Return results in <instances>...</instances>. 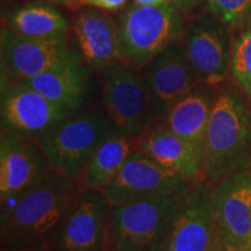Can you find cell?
I'll use <instances>...</instances> for the list:
<instances>
[{"mask_svg":"<svg viewBox=\"0 0 251 251\" xmlns=\"http://www.w3.org/2000/svg\"><path fill=\"white\" fill-rule=\"evenodd\" d=\"M216 238L212 185L202 181L180 198L162 251H211Z\"/></svg>","mask_w":251,"mask_h":251,"instance_id":"7c38bea8","label":"cell"},{"mask_svg":"<svg viewBox=\"0 0 251 251\" xmlns=\"http://www.w3.org/2000/svg\"><path fill=\"white\" fill-rule=\"evenodd\" d=\"M126 2L127 0H76L74 9L91 7L102 9V11L115 12L125 7Z\"/></svg>","mask_w":251,"mask_h":251,"instance_id":"cb8c5ba5","label":"cell"},{"mask_svg":"<svg viewBox=\"0 0 251 251\" xmlns=\"http://www.w3.org/2000/svg\"><path fill=\"white\" fill-rule=\"evenodd\" d=\"M216 231L243 249L251 238V166L212 185Z\"/></svg>","mask_w":251,"mask_h":251,"instance_id":"9a60e30c","label":"cell"},{"mask_svg":"<svg viewBox=\"0 0 251 251\" xmlns=\"http://www.w3.org/2000/svg\"><path fill=\"white\" fill-rule=\"evenodd\" d=\"M243 251H251V238L249 241H248L246 246L243 247Z\"/></svg>","mask_w":251,"mask_h":251,"instance_id":"4dcf8cb0","label":"cell"},{"mask_svg":"<svg viewBox=\"0 0 251 251\" xmlns=\"http://www.w3.org/2000/svg\"><path fill=\"white\" fill-rule=\"evenodd\" d=\"M242 29H251V8L249 11V13H248L247 18H246V21H244V26Z\"/></svg>","mask_w":251,"mask_h":251,"instance_id":"f546056e","label":"cell"},{"mask_svg":"<svg viewBox=\"0 0 251 251\" xmlns=\"http://www.w3.org/2000/svg\"><path fill=\"white\" fill-rule=\"evenodd\" d=\"M231 30L208 11L185 29L183 49L200 83L219 85L230 75L235 40Z\"/></svg>","mask_w":251,"mask_h":251,"instance_id":"9c48e42d","label":"cell"},{"mask_svg":"<svg viewBox=\"0 0 251 251\" xmlns=\"http://www.w3.org/2000/svg\"><path fill=\"white\" fill-rule=\"evenodd\" d=\"M206 9L227 24L231 29L242 30L251 8V0H203Z\"/></svg>","mask_w":251,"mask_h":251,"instance_id":"603a6c76","label":"cell"},{"mask_svg":"<svg viewBox=\"0 0 251 251\" xmlns=\"http://www.w3.org/2000/svg\"><path fill=\"white\" fill-rule=\"evenodd\" d=\"M113 133L101 103L74 113L36 141L54 170L80 183L93 155Z\"/></svg>","mask_w":251,"mask_h":251,"instance_id":"277c9868","label":"cell"},{"mask_svg":"<svg viewBox=\"0 0 251 251\" xmlns=\"http://www.w3.org/2000/svg\"><path fill=\"white\" fill-rule=\"evenodd\" d=\"M200 1L201 0H175L174 4L183 12L184 15H188L200 4Z\"/></svg>","mask_w":251,"mask_h":251,"instance_id":"484cf974","label":"cell"},{"mask_svg":"<svg viewBox=\"0 0 251 251\" xmlns=\"http://www.w3.org/2000/svg\"><path fill=\"white\" fill-rule=\"evenodd\" d=\"M99 74L102 106L111 119L114 133L137 141L155 122L142 72L115 59Z\"/></svg>","mask_w":251,"mask_h":251,"instance_id":"5b68a950","label":"cell"},{"mask_svg":"<svg viewBox=\"0 0 251 251\" xmlns=\"http://www.w3.org/2000/svg\"><path fill=\"white\" fill-rule=\"evenodd\" d=\"M136 148L164 168L194 181L205 179V155L169 129L162 120L155 121L136 141Z\"/></svg>","mask_w":251,"mask_h":251,"instance_id":"2e32d148","label":"cell"},{"mask_svg":"<svg viewBox=\"0 0 251 251\" xmlns=\"http://www.w3.org/2000/svg\"><path fill=\"white\" fill-rule=\"evenodd\" d=\"M81 193L79 181L50 170L1 209V251L51 246Z\"/></svg>","mask_w":251,"mask_h":251,"instance_id":"6da1fadb","label":"cell"},{"mask_svg":"<svg viewBox=\"0 0 251 251\" xmlns=\"http://www.w3.org/2000/svg\"><path fill=\"white\" fill-rule=\"evenodd\" d=\"M111 212L112 205L103 191H83L49 251H106Z\"/></svg>","mask_w":251,"mask_h":251,"instance_id":"30bf717a","label":"cell"},{"mask_svg":"<svg viewBox=\"0 0 251 251\" xmlns=\"http://www.w3.org/2000/svg\"><path fill=\"white\" fill-rule=\"evenodd\" d=\"M206 83H199L166 112L161 120L169 129L205 155L209 118L215 91Z\"/></svg>","mask_w":251,"mask_h":251,"instance_id":"d6986e66","label":"cell"},{"mask_svg":"<svg viewBox=\"0 0 251 251\" xmlns=\"http://www.w3.org/2000/svg\"><path fill=\"white\" fill-rule=\"evenodd\" d=\"M41 1H45V2H48V4H54V5H63V6H67V7L74 8L76 0H41Z\"/></svg>","mask_w":251,"mask_h":251,"instance_id":"83f0119b","label":"cell"},{"mask_svg":"<svg viewBox=\"0 0 251 251\" xmlns=\"http://www.w3.org/2000/svg\"><path fill=\"white\" fill-rule=\"evenodd\" d=\"M71 29L84 61L100 72L118 59V23L98 8L84 7L71 19Z\"/></svg>","mask_w":251,"mask_h":251,"instance_id":"e0dca14e","label":"cell"},{"mask_svg":"<svg viewBox=\"0 0 251 251\" xmlns=\"http://www.w3.org/2000/svg\"><path fill=\"white\" fill-rule=\"evenodd\" d=\"M211 251H243V249L240 246H237V244L230 242V241L226 240V238L220 237L218 235V238H216Z\"/></svg>","mask_w":251,"mask_h":251,"instance_id":"d4e9b609","label":"cell"},{"mask_svg":"<svg viewBox=\"0 0 251 251\" xmlns=\"http://www.w3.org/2000/svg\"><path fill=\"white\" fill-rule=\"evenodd\" d=\"M136 147V141L113 133L103 141L87 165L83 179L81 190H101L120 171L128 156Z\"/></svg>","mask_w":251,"mask_h":251,"instance_id":"44dd1931","label":"cell"},{"mask_svg":"<svg viewBox=\"0 0 251 251\" xmlns=\"http://www.w3.org/2000/svg\"><path fill=\"white\" fill-rule=\"evenodd\" d=\"M197 184L199 183L158 164L135 147L120 171L102 191L112 206H119L178 198L192 190Z\"/></svg>","mask_w":251,"mask_h":251,"instance_id":"ba28073f","label":"cell"},{"mask_svg":"<svg viewBox=\"0 0 251 251\" xmlns=\"http://www.w3.org/2000/svg\"><path fill=\"white\" fill-rule=\"evenodd\" d=\"M251 166V100L236 84L216 91L205 150V179L211 185Z\"/></svg>","mask_w":251,"mask_h":251,"instance_id":"7a4b0ae2","label":"cell"},{"mask_svg":"<svg viewBox=\"0 0 251 251\" xmlns=\"http://www.w3.org/2000/svg\"><path fill=\"white\" fill-rule=\"evenodd\" d=\"M52 166L36 140L12 131L0 134V201L1 209L33 186Z\"/></svg>","mask_w":251,"mask_h":251,"instance_id":"4fadbf2b","label":"cell"},{"mask_svg":"<svg viewBox=\"0 0 251 251\" xmlns=\"http://www.w3.org/2000/svg\"><path fill=\"white\" fill-rule=\"evenodd\" d=\"M181 197L112 206L106 251H162Z\"/></svg>","mask_w":251,"mask_h":251,"instance_id":"8992f818","label":"cell"},{"mask_svg":"<svg viewBox=\"0 0 251 251\" xmlns=\"http://www.w3.org/2000/svg\"><path fill=\"white\" fill-rule=\"evenodd\" d=\"M141 72L148 87L155 121L161 120L175 103L200 83L187 61L183 46L178 43L153 57Z\"/></svg>","mask_w":251,"mask_h":251,"instance_id":"5bb4252c","label":"cell"},{"mask_svg":"<svg viewBox=\"0 0 251 251\" xmlns=\"http://www.w3.org/2000/svg\"><path fill=\"white\" fill-rule=\"evenodd\" d=\"M74 112L62 107L25 83L1 91V129L37 140Z\"/></svg>","mask_w":251,"mask_h":251,"instance_id":"8fae6325","label":"cell"},{"mask_svg":"<svg viewBox=\"0 0 251 251\" xmlns=\"http://www.w3.org/2000/svg\"><path fill=\"white\" fill-rule=\"evenodd\" d=\"M7 251H49V247L40 246L33 248H26V249H19V250H7Z\"/></svg>","mask_w":251,"mask_h":251,"instance_id":"f1b7e54d","label":"cell"},{"mask_svg":"<svg viewBox=\"0 0 251 251\" xmlns=\"http://www.w3.org/2000/svg\"><path fill=\"white\" fill-rule=\"evenodd\" d=\"M91 69L81 57L59 64L24 83L57 105L76 113L87 107Z\"/></svg>","mask_w":251,"mask_h":251,"instance_id":"ac0fdd59","label":"cell"},{"mask_svg":"<svg viewBox=\"0 0 251 251\" xmlns=\"http://www.w3.org/2000/svg\"><path fill=\"white\" fill-rule=\"evenodd\" d=\"M175 0H133L134 4L143 5V6H159L168 4V2H174Z\"/></svg>","mask_w":251,"mask_h":251,"instance_id":"4316f807","label":"cell"},{"mask_svg":"<svg viewBox=\"0 0 251 251\" xmlns=\"http://www.w3.org/2000/svg\"><path fill=\"white\" fill-rule=\"evenodd\" d=\"M230 77L251 100V29L240 30L235 37Z\"/></svg>","mask_w":251,"mask_h":251,"instance_id":"7402d4cb","label":"cell"},{"mask_svg":"<svg viewBox=\"0 0 251 251\" xmlns=\"http://www.w3.org/2000/svg\"><path fill=\"white\" fill-rule=\"evenodd\" d=\"M6 27L28 39H55L68 35L70 24L61 12L48 2H29L8 15Z\"/></svg>","mask_w":251,"mask_h":251,"instance_id":"ffe728a7","label":"cell"},{"mask_svg":"<svg viewBox=\"0 0 251 251\" xmlns=\"http://www.w3.org/2000/svg\"><path fill=\"white\" fill-rule=\"evenodd\" d=\"M77 43L68 35L55 39H28L6 26L0 31L1 91L24 83L63 63L81 58Z\"/></svg>","mask_w":251,"mask_h":251,"instance_id":"52a82bcc","label":"cell"},{"mask_svg":"<svg viewBox=\"0 0 251 251\" xmlns=\"http://www.w3.org/2000/svg\"><path fill=\"white\" fill-rule=\"evenodd\" d=\"M184 13L174 2L159 6L131 4L118 19V59L142 69L184 36Z\"/></svg>","mask_w":251,"mask_h":251,"instance_id":"3957f363","label":"cell"}]
</instances>
